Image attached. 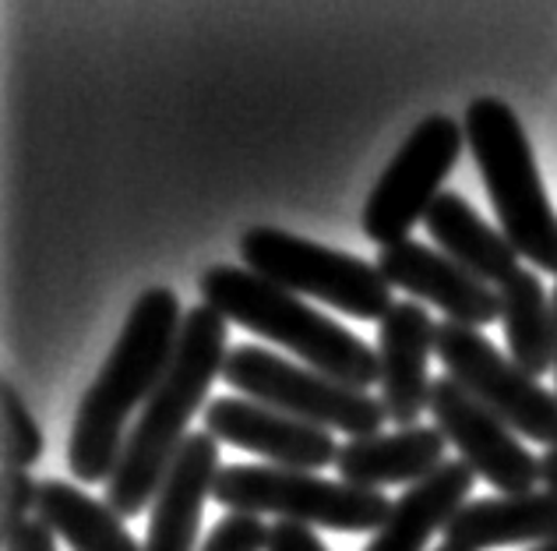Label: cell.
Returning <instances> with one entry per match:
<instances>
[{
	"label": "cell",
	"instance_id": "1",
	"mask_svg": "<svg viewBox=\"0 0 557 551\" xmlns=\"http://www.w3.org/2000/svg\"><path fill=\"white\" fill-rule=\"evenodd\" d=\"M181 301L166 286H149L135 301L116 336L107 365L99 368L89 393L82 396L67 442V467L85 485L107 481L127 445V417L138 403H149L166 375L184 329Z\"/></svg>",
	"mask_w": 557,
	"mask_h": 551
},
{
	"label": "cell",
	"instance_id": "2",
	"mask_svg": "<svg viewBox=\"0 0 557 551\" xmlns=\"http://www.w3.org/2000/svg\"><path fill=\"white\" fill-rule=\"evenodd\" d=\"M230 346V322L209 304H198L184 315L170 368L145 403L135 431L127 434L124 456L110 477L107 505L121 519L141 516L145 505L156 502L173 460L190 434V417L198 414L212 382L223 379Z\"/></svg>",
	"mask_w": 557,
	"mask_h": 551
},
{
	"label": "cell",
	"instance_id": "3",
	"mask_svg": "<svg viewBox=\"0 0 557 551\" xmlns=\"http://www.w3.org/2000/svg\"><path fill=\"white\" fill-rule=\"evenodd\" d=\"M198 290L201 304H209L226 322H237L240 329L258 332L261 340L286 346L289 354L307 360V368L343 385L363 389V393L381 382L374 346L314 311L297 294L261 280L258 272L240 266H212L201 272Z\"/></svg>",
	"mask_w": 557,
	"mask_h": 551
},
{
	"label": "cell",
	"instance_id": "4",
	"mask_svg": "<svg viewBox=\"0 0 557 551\" xmlns=\"http://www.w3.org/2000/svg\"><path fill=\"white\" fill-rule=\"evenodd\" d=\"M466 145L483 173V187L494 201L519 258H530L540 272L557 276V212L540 181L536 159L519 118L505 99L480 96L466 107Z\"/></svg>",
	"mask_w": 557,
	"mask_h": 551
},
{
	"label": "cell",
	"instance_id": "5",
	"mask_svg": "<svg viewBox=\"0 0 557 551\" xmlns=\"http://www.w3.org/2000/svg\"><path fill=\"white\" fill-rule=\"evenodd\" d=\"M212 499L230 513L278 516L286 524L339 534H377L392 513L385 491L325 481L318 474L283 470L269 463H230L215 477Z\"/></svg>",
	"mask_w": 557,
	"mask_h": 551
},
{
	"label": "cell",
	"instance_id": "6",
	"mask_svg": "<svg viewBox=\"0 0 557 551\" xmlns=\"http://www.w3.org/2000/svg\"><path fill=\"white\" fill-rule=\"evenodd\" d=\"M240 258L261 280L289 294L332 304L349 318H385L392 311V286L377 266L357 255H343L318 241H307L275 226H255L240 237Z\"/></svg>",
	"mask_w": 557,
	"mask_h": 551
},
{
	"label": "cell",
	"instance_id": "7",
	"mask_svg": "<svg viewBox=\"0 0 557 551\" xmlns=\"http://www.w3.org/2000/svg\"><path fill=\"white\" fill-rule=\"evenodd\" d=\"M223 379L247 400H258L265 407L293 414L307 420V425L343 431L349 439L381 434L388 420L385 403L377 396L335 382L314 368L293 365V360L265 351V346H247V343L230 346Z\"/></svg>",
	"mask_w": 557,
	"mask_h": 551
},
{
	"label": "cell",
	"instance_id": "8",
	"mask_svg": "<svg viewBox=\"0 0 557 551\" xmlns=\"http://www.w3.org/2000/svg\"><path fill=\"white\" fill-rule=\"evenodd\" d=\"M434 354L442 357L448 379H456L469 396L494 417L540 445H557V393H547L536 379L511 365L480 329L459 322H437Z\"/></svg>",
	"mask_w": 557,
	"mask_h": 551
},
{
	"label": "cell",
	"instance_id": "9",
	"mask_svg": "<svg viewBox=\"0 0 557 551\" xmlns=\"http://www.w3.org/2000/svg\"><path fill=\"white\" fill-rule=\"evenodd\" d=\"M462 145L466 127L459 121L445 118V113L420 121L371 187L360 220L363 234L381 248L409 241L406 234L428 216L434 198L442 195V181L456 170Z\"/></svg>",
	"mask_w": 557,
	"mask_h": 551
},
{
	"label": "cell",
	"instance_id": "10",
	"mask_svg": "<svg viewBox=\"0 0 557 551\" xmlns=\"http://www.w3.org/2000/svg\"><path fill=\"white\" fill-rule=\"evenodd\" d=\"M428 411L434 428L459 449V456L473 467L476 477L502 488L505 495H530L540 485V460L519 442L502 417H494L466 389L442 375L431 385Z\"/></svg>",
	"mask_w": 557,
	"mask_h": 551
},
{
	"label": "cell",
	"instance_id": "11",
	"mask_svg": "<svg viewBox=\"0 0 557 551\" xmlns=\"http://www.w3.org/2000/svg\"><path fill=\"white\" fill-rule=\"evenodd\" d=\"M205 431L215 442H230L269 460V467L318 474L321 467H335L339 442L329 428L307 425V420L265 407L247 396H223L205 407Z\"/></svg>",
	"mask_w": 557,
	"mask_h": 551
},
{
	"label": "cell",
	"instance_id": "12",
	"mask_svg": "<svg viewBox=\"0 0 557 551\" xmlns=\"http://www.w3.org/2000/svg\"><path fill=\"white\" fill-rule=\"evenodd\" d=\"M381 276L392 290H406L409 297H420L445 311L448 322L469 329H483L502 322V297L491 283L476 280L473 272L451 262L448 255L428 248L420 241H403L392 248H381L377 262Z\"/></svg>",
	"mask_w": 557,
	"mask_h": 551
},
{
	"label": "cell",
	"instance_id": "13",
	"mask_svg": "<svg viewBox=\"0 0 557 551\" xmlns=\"http://www.w3.org/2000/svg\"><path fill=\"white\" fill-rule=\"evenodd\" d=\"M437 322L417 301H395L392 311L377 322V371H381V403L388 420L399 428H413L428 411L431 385L428 360L434 354Z\"/></svg>",
	"mask_w": 557,
	"mask_h": 551
},
{
	"label": "cell",
	"instance_id": "14",
	"mask_svg": "<svg viewBox=\"0 0 557 551\" xmlns=\"http://www.w3.org/2000/svg\"><path fill=\"white\" fill-rule=\"evenodd\" d=\"M219 470V442L209 431H190L152 502L145 551H195L201 510L212 499Z\"/></svg>",
	"mask_w": 557,
	"mask_h": 551
},
{
	"label": "cell",
	"instance_id": "15",
	"mask_svg": "<svg viewBox=\"0 0 557 551\" xmlns=\"http://www.w3.org/2000/svg\"><path fill=\"white\" fill-rule=\"evenodd\" d=\"M445 434L437 428H399L388 434H368L339 445V481L381 491L392 485H420L445 463Z\"/></svg>",
	"mask_w": 557,
	"mask_h": 551
},
{
	"label": "cell",
	"instance_id": "16",
	"mask_svg": "<svg viewBox=\"0 0 557 551\" xmlns=\"http://www.w3.org/2000/svg\"><path fill=\"white\" fill-rule=\"evenodd\" d=\"M557 541V491L502 495L466 502L445 527V544L462 551H491L508 544H550Z\"/></svg>",
	"mask_w": 557,
	"mask_h": 551
},
{
	"label": "cell",
	"instance_id": "17",
	"mask_svg": "<svg viewBox=\"0 0 557 551\" xmlns=\"http://www.w3.org/2000/svg\"><path fill=\"white\" fill-rule=\"evenodd\" d=\"M473 481L476 474L466 460H445L428 481L406 488L392 502L388 519L377 534H371V544L363 551H423L431 534L445 530L466 505Z\"/></svg>",
	"mask_w": 557,
	"mask_h": 551
},
{
	"label": "cell",
	"instance_id": "18",
	"mask_svg": "<svg viewBox=\"0 0 557 551\" xmlns=\"http://www.w3.org/2000/svg\"><path fill=\"white\" fill-rule=\"evenodd\" d=\"M423 223H428V234L437 241L442 255H448L451 262H459L483 283L502 286L508 276L522 269L519 252L511 248L508 237L497 234L491 223H483V216L456 192L437 195Z\"/></svg>",
	"mask_w": 557,
	"mask_h": 551
},
{
	"label": "cell",
	"instance_id": "19",
	"mask_svg": "<svg viewBox=\"0 0 557 551\" xmlns=\"http://www.w3.org/2000/svg\"><path fill=\"white\" fill-rule=\"evenodd\" d=\"M502 297V326L508 340L511 365L522 368L530 379L540 382V375L554 368V301L540 276L530 269H519L516 276L497 286Z\"/></svg>",
	"mask_w": 557,
	"mask_h": 551
},
{
	"label": "cell",
	"instance_id": "20",
	"mask_svg": "<svg viewBox=\"0 0 557 551\" xmlns=\"http://www.w3.org/2000/svg\"><path fill=\"white\" fill-rule=\"evenodd\" d=\"M36 519L71 551H145L107 502H96L67 481H39Z\"/></svg>",
	"mask_w": 557,
	"mask_h": 551
},
{
	"label": "cell",
	"instance_id": "21",
	"mask_svg": "<svg viewBox=\"0 0 557 551\" xmlns=\"http://www.w3.org/2000/svg\"><path fill=\"white\" fill-rule=\"evenodd\" d=\"M4 470H33L42 460L47 439L36 425L33 411L25 407L22 393L11 382H4Z\"/></svg>",
	"mask_w": 557,
	"mask_h": 551
},
{
	"label": "cell",
	"instance_id": "22",
	"mask_svg": "<svg viewBox=\"0 0 557 551\" xmlns=\"http://www.w3.org/2000/svg\"><path fill=\"white\" fill-rule=\"evenodd\" d=\"M269 534L272 527L261 516L230 513L212 527L201 551H269Z\"/></svg>",
	"mask_w": 557,
	"mask_h": 551
},
{
	"label": "cell",
	"instance_id": "23",
	"mask_svg": "<svg viewBox=\"0 0 557 551\" xmlns=\"http://www.w3.org/2000/svg\"><path fill=\"white\" fill-rule=\"evenodd\" d=\"M36 502L39 481H33V470H4V538L33 519Z\"/></svg>",
	"mask_w": 557,
	"mask_h": 551
},
{
	"label": "cell",
	"instance_id": "24",
	"mask_svg": "<svg viewBox=\"0 0 557 551\" xmlns=\"http://www.w3.org/2000/svg\"><path fill=\"white\" fill-rule=\"evenodd\" d=\"M269 551H329V548L311 527L278 519V524H272V534H269Z\"/></svg>",
	"mask_w": 557,
	"mask_h": 551
},
{
	"label": "cell",
	"instance_id": "25",
	"mask_svg": "<svg viewBox=\"0 0 557 551\" xmlns=\"http://www.w3.org/2000/svg\"><path fill=\"white\" fill-rule=\"evenodd\" d=\"M4 551H57L53 530L42 519H28L18 530H11L4 538Z\"/></svg>",
	"mask_w": 557,
	"mask_h": 551
},
{
	"label": "cell",
	"instance_id": "26",
	"mask_svg": "<svg viewBox=\"0 0 557 551\" xmlns=\"http://www.w3.org/2000/svg\"><path fill=\"white\" fill-rule=\"evenodd\" d=\"M540 485L547 491H557V445H550L544 456H540Z\"/></svg>",
	"mask_w": 557,
	"mask_h": 551
},
{
	"label": "cell",
	"instance_id": "27",
	"mask_svg": "<svg viewBox=\"0 0 557 551\" xmlns=\"http://www.w3.org/2000/svg\"><path fill=\"white\" fill-rule=\"evenodd\" d=\"M550 301H554V329H557V286H554ZM554 371H557V340H554Z\"/></svg>",
	"mask_w": 557,
	"mask_h": 551
},
{
	"label": "cell",
	"instance_id": "28",
	"mask_svg": "<svg viewBox=\"0 0 557 551\" xmlns=\"http://www.w3.org/2000/svg\"><path fill=\"white\" fill-rule=\"evenodd\" d=\"M530 551H557V541H550V544H540V548H530Z\"/></svg>",
	"mask_w": 557,
	"mask_h": 551
},
{
	"label": "cell",
	"instance_id": "29",
	"mask_svg": "<svg viewBox=\"0 0 557 551\" xmlns=\"http://www.w3.org/2000/svg\"><path fill=\"white\" fill-rule=\"evenodd\" d=\"M434 551H462V548H451V544H437Z\"/></svg>",
	"mask_w": 557,
	"mask_h": 551
}]
</instances>
